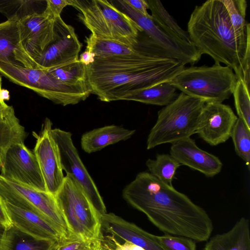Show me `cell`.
<instances>
[{"label": "cell", "mask_w": 250, "mask_h": 250, "mask_svg": "<svg viewBox=\"0 0 250 250\" xmlns=\"http://www.w3.org/2000/svg\"><path fill=\"white\" fill-rule=\"evenodd\" d=\"M122 196L163 232L200 242L210 237L213 226L205 210L149 172L138 173Z\"/></svg>", "instance_id": "6da1fadb"}, {"label": "cell", "mask_w": 250, "mask_h": 250, "mask_svg": "<svg viewBox=\"0 0 250 250\" xmlns=\"http://www.w3.org/2000/svg\"><path fill=\"white\" fill-rule=\"evenodd\" d=\"M95 57L86 66L91 94L103 102L122 100L132 93L169 81L185 67L176 60L152 57L141 51Z\"/></svg>", "instance_id": "7a4b0ae2"}, {"label": "cell", "mask_w": 250, "mask_h": 250, "mask_svg": "<svg viewBox=\"0 0 250 250\" xmlns=\"http://www.w3.org/2000/svg\"><path fill=\"white\" fill-rule=\"evenodd\" d=\"M189 38L201 55L207 54L234 71L250 88V34L235 33L221 0L196 6L188 22Z\"/></svg>", "instance_id": "3957f363"}, {"label": "cell", "mask_w": 250, "mask_h": 250, "mask_svg": "<svg viewBox=\"0 0 250 250\" xmlns=\"http://www.w3.org/2000/svg\"><path fill=\"white\" fill-rule=\"evenodd\" d=\"M78 17L96 37L135 46L142 29L130 17L106 0H69Z\"/></svg>", "instance_id": "277c9868"}, {"label": "cell", "mask_w": 250, "mask_h": 250, "mask_svg": "<svg viewBox=\"0 0 250 250\" xmlns=\"http://www.w3.org/2000/svg\"><path fill=\"white\" fill-rule=\"evenodd\" d=\"M205 102L183 92L159 111L146 141L147 149L173 144L195 134Z\"/></svg>", "instance_id": "5b68a950"}, {"label": "cell", "mask_w": 250, "mask_h": 250, "mask_svg": "<svg viewBox=\"0 0 250 250\" xmlns=\"http://www.w3.org/2000/svg\"><path fill=\"white\" fill-rule=\"evenodd\" d=\"M237 81L231 68L215 62L210 66L185 67L169 83L181 92L206 103H222L233 94Z\"/></svg>", "instance_id": "8992f818"}, {"label": "cell", "mask_w": 250, "mask_h": 250, "mask_svg": "<svg viewBox=\"0 0 250 250\" xmlns=\"http://www.w3.org/2000/svg\"><path fill=\"white\" fill-rule=\"evenodd\" d=\"M68 235L93 243L102 237L100 215L78 184L69 175L55 195Z\"/></svg>", "instance_id": "52a82bcc"}, {"label": "cell", "mask_w": 250, "mask_h": 250, "mask_svg": "<svg viewBox=\"0 0 250 250\" xmlns=\"http://www.w3.org/2000/svg\"><path fill=\"white\" fill-rule=\"evenodd\" d=\"M0 74L10 81L29 88L53 103L66 106L84 101L91 94L89 87L63 83L47 69L27 68L0 62Z\"/></svg>", "instance_id": "ba28073f"}, {"label": "cell", "mask_w": 250, "mask_h": 250, "mask_svg": "<svg viewBox=\"0 0 250 250\" xmlns=\"http://www.w3.org/2000/svg\"><path fill=\"white\" fill-rule=\"evenodd\" d=\"M110 2L142 29V40L151 56L176 60L185 65L194 64L200 59L202 55L193 44L167 34L154 22L152 17L145 16L125 0Z\"/></svg>", "instance_id": "9c48e42d"}, {"label": "cell", "mask_w": 250, "mask_h": 250, "mask_svg": "<svg viewBox=\"0 0 250 250\" xmlns=\"http://www.w3.org/2000/svg\"><path fill=\"white\" fill-rule=\"evenodd\" d=\"M0 198L44 217L64 235H68L65 222L53 194L5 179L0 175Z\"/></svg>", "instance_id": "30bf717a"}, {"label": "cell", "mask_w": 250, "mask_h": 250, "mask_svg": "<svg viewBox=\"0 0 250 250\" xmlns=\"http://www.w3.org/2000/svg\"><path fill=\"white\" fill-rule=\"evenodd\" d=\"M51 134L59 147L62 170L78 184L100 216L106 213L98 189L73 144L72 134L57 128L52 129Z\"/></svg>", "instance_id": "8fae6325"}, {"label": "cell", "mask_w": 250, "mask_h": 250, "mask_svg": "<svg viewBox=\"0 0 250 250\" xmlns=\"http://www.w3.org/2000/svg\"><path fill=\"white\" fill-rule=\"evenodd\" d=\"M0 175L35 189L46 191L42 174L33 151L24 143L11 146L5 154Z\"/></svg>", "instance_id": "7c38bea8"}, {"label": "cell", "mask_w": 250, "mask_h": 250, "mask_svg": "<svg viewBox=\"0 0 250 250\" xmlns=\"http://www.w3.org/2000/svg\"><path fill=\"white\" fill-rule=\"evenodd\" d=\"M52 126L50 120L46 118L39 134L34 135L37 139L33 152L42 174L46 191L55 196L63 184L64 176L59 147L51 134Z\"/></svg>", "instance_id": "4fadbf2b"}, {"label": "cell", "mask_w": 250, "mask_h": 250, "mask_svg": "<svg viewBox=\"0 0 250 250\" xmlns=\"http://www.w3.org/2000/svg\"><path fill=\"white\" fill-rule=\"evenodd\" d=\"M55 37L37 60V68L49 69L62 66L79 60L82 47L74 28L61 17L55 18Z\"/></svg>", "instance_id": "5bb4252c"}, {"label": "cell", "mask_w": 250, "mask_h": 250, "mask_svg": "<svg viewBox=\"0 0 250 250\" xmlns=\"http://www.w3.org/2000/svg\"><path fill=\"white\" fill-rule=\"evenodd\" d=\"M237 118L228 105L223 103H205L195 133L209 145L217 146L230 137Z\"/></svg>", "instance_id": "9a60e30c"}, {"label": "cell", "mask_w": 250, "mask_h": 250, "mask_svg": "<svg viewBox=\"0 0 250 250\" xmlns=\"http://www.w3.org/2000/svg\"><path fill=\"white\" fill-rule=\"evenodd\" d=\"M55 21L45 10L18 21L21 43L36 62L54 39Z\"/></svg>", "instance_id": "2e32d148"}, {"label": "cell", "mask_w": 250, "mask_h": 250, "mask_svg": "<svg viewBox=\"0 0 250 250\" xmlns=\"http://www.w3.org/2000/svg\"><path fill=\"white\" fill-rule=\"evenodd\" d=\"M169 154L181 165L198 171L208 177L219 174L223 167L218 157L199 148L190 137L172 144Z\"/></svg>", "instance_id": "e0dca14e"}, {"label": "cell", "mask_w": 250, "mask_h": 250, "mask_svg": "<svg viewBox=\"0 0 250 250\" xmlns=\"http://www.w3.org/2000/svg\"><path fill=\"white\" fill-rule=\"evenodd\" d=\"M0 199L12 224L22 231L36 237L58 242L67 237L55 224L44 217Z\"/></svg>", "instance_id": "ac0fdd59"}, {"label": "cell", "mask_w": 250, "mask_h": 250, "mask_svg": "<svg viewBox=\"0 0 250 250\" xmlns=\"http://www.w3.org/2000/svg\"><path fill=\"white\" fill-rule=\"evenodd\" d=\"M102 228L114 237L139 246L145 250H163L157 235L151 234L121 217L107 212L100 216Z\"/></svg>", "instance_id": "d6986e66"}, {"label": "cell", "mask_w": 250, "mask_h": 250, "mask_svg": "<svg viewBox=\"0 0 250 250\" xmlns=\"http://www.w3.org/2000/svg\"><path fill=\"white\" fill-rule=\"evenodd\" d=\"M0 62L27 68H37L35 61L24 48L18 21L0 23Z\"/></svg>", "instance_id": "ffe728a7"}, {"label": "cell", "mask_w": 250, "mask_h": 250, "mask_svg": "<svg viewBox=\"0 0 250 250\" xmlns=\"http://www.w3.org/2000/svg\"><path fill=\"white\" fill-rule=\"evenodd\" d=\"M135 130H130L112 125L93 129L84 133L81 137L83 150L91 153L132 137Z\"/></svg>", "instance_id": "44dd1931"}, {"label": "cell", "mask_w": 250, "mask_h": 250, "mask_svg": "<svg viewBox=\"0 0 250 250\" xmlns=\"http://www.w3.org/2000/svg\"><path fill=\"white\" fill-rule=\"evenodd\" d=\"M204 250H250L249 220L242 217L228 231L211 237Z\"/></svg>", "instance_id": "7402d4cb"}, {"label": "cell", "mask_w": 250, "mask_h": 250, "mask_svg": "<svg viewBox=\"0 0 250 250\" xmlns=\"http://www.w3.org/2000/svg\"><path fill=\"white\" fill-rule=\"evenodd\" d=\"M58 243L32 236L12 224L0 238V250H52Z\"/></svg>", "instance_id": "603a6c76"}, {"label": "cell", "mask_w": 250, "mask_h": 250, "mask_svg": "<svg viewBox=\"0 0 250 250\" xmlns=\"http://www.w3.org/2000/svg\"><path fill=\"white\" fill-rule=\"evenodd\" d=\"M25 128L16 116L12 106L0 113V172L9 148L14 144L24 143Z\"/></svg>", "instance_id": "cb8c5ba5"}, {"label": "cell", "mask_w": 250, "mask_h": 250, "mask_svg": "<svg viewBox=\"0 0 250 250\" xmlns=\"http://www.w3.org/2000/svg\"><path fill=\"white\" fill-rule=\"evenodd\" d=\"M178 95L177 89L167 81L132 93L122 100L165 106L175 100Z\"/></svg>", "instance_id": "d4e9b609"}, {"label": "cell", "mask_w": 250, "mask_h": 250, "mask_svg": "<svg viewBox=\"0 0 250 250\" xmlns=\"http://www.w3.org/2000/svg\"><path fill=\"white\" fill-rule=\"evenodd\" d=\"M46 6V0H0V13L7 20L19 21L33 15L42 14Z\"/></svg>", "instance_id": "484cf974"}, {"label": "cell", "mask_w": 250, "mask_h": 250, "mask_svg": "<svg viewBox=\"0 0 250 250\" xmlns=\"http://www.w3.org/2000/svg\"><path fill=\"white\" fill-rule=\"evenodd\" d=\"M154 22L169 35L193 44L188 32L184 30L158 0H146Z\"/></svg>", "instance_id": "4316f807"}, {"label": "cell", "mask_w": 250, "mask_h": 250, "mask_svg": "<svg viewBox=\"0 0 250 250\" xmlns=\"http://www.w3.org/2000/svg\"><path fill=\"white\" fill-rule=\"evenodd\" d=\"M86 51L97 57H110L133 54L137 51L136 45L129 46L112 41L101 39L90 34L86 37Z\"/></svg>", "instance_id": "83f0119b"}, {"label": "cell", "mask_w": 250, "mask_h": 250, "mask_svg": "<svg viewBox=\"0 0 250 250\" xmlns=\"http://www.w3.org/2000/svg\"><path fill=\"white\" fill-rule=\"evenodd\" d=\"M146 164L151 175L164 184L173 187V179L181 165L172 156L168 154H158L155 159H148Z\"/></svg>", "instance_id": "f1b7e54d"}, {"label": "cell", "mask_w": 250, "mask_h": 250, "mask_svg": "<svg viewBox=\"0 0 250 250\" xmlns=\"http://www.w3.org/2000/svg\"><path fill=\"white\" fill-rule=\"evenodd\" d=\"M47 70L63 83L74 86L89 87L86 66L79 60L62 66Z\"/></svg>", "instance_id": "f546056e"}, {"label": "cell", "mask_w": 250, "mask_h": 250, "mask_svg": "<svg viewBox=\"0 0 250 250\" xmlns=\"http://www.w3.org/2000/svg\"><path fill=\"white\" fill-rule=\"evenodd\" d=\"M235 33L241 36L250 34V24L246 22L247 2L245 0H221Z\"/></svg>", "instance_id": "4dcf8cb0"}, {"label": "cell", "mask_w": 250, "mask_h": 250, "mask_svg": "<svg viewBox=\"0 0 250 250\" xmlns=\"http://www.w3.org/2000/svg\"><path fill=\"white\" fill-rule=\"evenodd\" d=\"M231 137L237 155L245 163L250 170V128L240 118L233 126Z\"/></svg>", "instance_id": "1f68e13d"}, {"label": "cell", "mask_w": 250, "mask_h": 250, "mask_svg": "<svg viewBox=\"0 0 250 250\" xmlns=\"http://www.w3.org/2000/svg\"><path fill=\"white\" fill-rule=\"evenodd\" d=\"M232 94L238 118L250 128V88L243 81L237 80Z\"/></svg>", "instance_id": "d6a6232c"}, {"label": "cell", "mask_w": 250, "mask_h": 250, "mask_svg": "<svg viewBox=\"0 0 250 250\" xmlns=\"http://www.w3.org/2000/svg\"><path fill=\"white\" fill-rule=\"evenodd\" d=\"M157 237L163 250H196L195 241L186 237L166 234Z\"/></svg>", "instance_id": "836d02e7"}, {"label": "cell", "mask_w": 250, "mask_h": 250, "mask_svg": "<svg viewBox=\"0 0 250 250\" xmlns=\"http://www.w3.org/2000/svg\"><path fill=\"white\" fill-rule=\"evenodd\" d=\"M94 243L72 235L59 242L52 250H90Z\"/></svg>", "instance_id": "e575fe53"}, {"label": "cell", "mask_w": 250, "mask_h": 250, "mask_svg": "<svg viewBox=\"0 0 250 250\" xmlns=\"http://www.w3.org/2000/svg\"><path fill=\"white\" fill-rule=\"evenodd\" d=\"M104 239L103 235L100 240L99 245L101 250H145L130 242L125 241L120 243L115 237L108 235Z\"/></svg>", "instance_id": "d590c367"}, {"label": "cell", "mask_w": 250, "mask_h": 250, "mask_svg": "<svg viewBox=\"0 0 250 250\" xmlns=\"http://www.w3.org/2000/svg\"><path fill=\"white\" fill-rule=\"evenodd\" d=\"M46 11L53 15L55 18L61 17L63 9L70 5L69 0H46Z\"/></svg>", "instance_id": "8d00e7d4"}, {"label": "cell", "mask_w": 250, "mask_h": 250, "mask_svg": "<svg viewBox=\"0 0 250 250\" xmlns=\"http://www.w3.org/2000/svg\"><path fill=\"white\" fill-rule=\"evenodd\" d=\"M129 5L139 12L140 13L148 18H151L148 13L147 4L146 0H125Z\"/></svg>", "instance_id": "74e56055"}, {"label": "cell", "mask_w": 250, "mask_h": 250, "mask_svg": "<svg viewBox=\"0 0 250 250\" xmlns=\"http://www.w3.org/2000/svg\"><path fill=\"white\" fill-rule=\"evenodd\" d=\"M0 223L6 229L11 226L12 224L8 215L3 203L0 199Z\"/></svg>", "instance_id": "f35d334b"}, {"label": "cell", "mask_w": 250, "mask_h": 250, "mask_svg": "<svg viewBox=\"0 0 250 250\" xmlns=\"http://www.w3.org/2000/svg\"><path fill=\"white\" fill-rule=\"evenodd\" d=\"M95 57L94 53L85 50L80 55L79 61L85 66H87L94 62Z\"/></svg>", "instance_id": "ab89813d"}, {"label": "cell", "mask_w": 250, "mask_h": 250, "mask_svg": "<svg viewBox=\"0 0 250 250\" xmlns=\"http://www.w3.org/2000/svg\"><path fill=\"white\" fill-rule=\"evenodd\" d=\"M1 77L0 74V113L6 109L9 105L6 104L5 101H3L0 97V93L2 90L1 83H2Z\"/></svg>", "instance_id": "60d3db41"}, {"label": "cell", "mask_w": 250, "mask_h": 250, "mask_svg": "<svg viewBox=\"0 0 250 250\" xmlns=\"http://www.w3.org/2000/svg\"><path fill=\"white\" fill-rule=\"evenodd\" d=\"M5 229V228L0 223V238L2 236Z\"/></svg>", "instance_id": "b9f144b4"}]
</instances>
